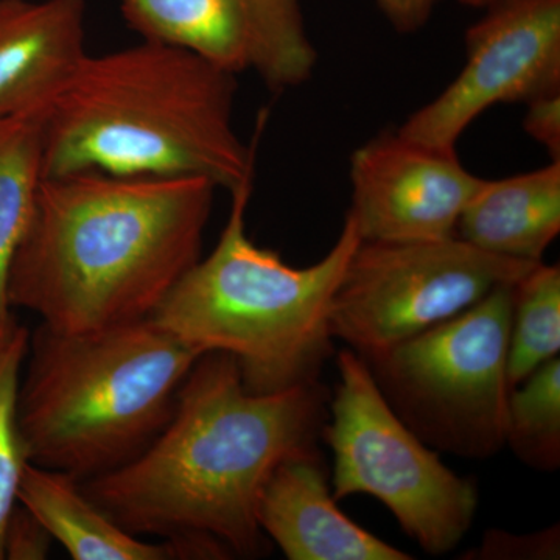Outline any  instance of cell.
Returning a JSON list of instances; mask_svg holds the SVG:
<instances>
[{
  "label": "cell",
  "mask_w": 560,
  "mask_h": 560,
  "mask_svg": "<svg viewBox=\"0 0 560 560\" xmlns=\"http://www.w3.org/2000/svg\"><path fill=\"white\" fill-rule=\"evenodd\" d=\"M327 401L319 382L250 393L234 357L205 353L149 447L80 488L135 536L219 541L256 558L267 551L260 490L280 460L313 447Z\"/></svg>",
  "instance_id": "6da1fadb"
},
{
  "label": "cell",
  "mask_w": 560,
  "mask_h": 560,
  "mask_svg": "<svg viewBox=\"0 0 560 560\" xmlns=\"http://www.w3.org/2000/svg\"><path fill=\"white\" fill-rule=\"evenodd\" d=\"M215 190L194 176H46L11 264V307L60 334L151 318L201 259Z\"/></svg>",
  "instance_id": "7a4b0ae2"
},
{
  "label": "cell",
  "mask_w": 560,
  "mask_h": 560,
  "mask_svg": "<svg viewBox=\"0 0 560 560\" xmlns=\"http://www.w3.org/2000/svg\"><path fill=\"white\" fill-rule=\"evenodd\" d=\"M194 51L142 39L84 58L40 117L43 178L95 172L194 176L219 189L254 180L257 140L235 131L237 80Z\"/></svg>",
  "instance_id": "3957f363"
},
{
  "label": "cell",
  "mask_w": 560,
  "mask_h": 560,
  "mask_svg": "<svg viewBox=\"0 0 560 560\" xmlns=\"http://www.w3.org/2000/svg\"><path fill=\"white\" fill-rule=\"evenodd\" d=\"M18 420L28 463L90 480L130 463L164 430L200 360L153 318L88 334L40 324Z\"/></svg>",
  "instance_id": "277c9868"
},
{
  "label": "cell",
  "mask_w": 560,
  "mask_h": 560,
  "mask_svg": "<svg viewBox=\"0 0 560 560\" xmlns=\"http://www.w3.org/2000/svg\"><path fill=\"white\" fill-rule=\"evenodd\" d=\"M230 194V219L215 248L180 278L151 318L201 353H230L250 393L319 382L334 352L331 298L361 242L355 224L346 217L323 259L291 267L248 237L253 180Z\"/></svg>",
  "instance_id": "5b68a950"
},
{
  "label": "cell",
  "mask_w": 560,
  "mask_h": 560,
  "mask_svg": "<svg viewBox=\"0 0 560 560\" xmlns=\"http://www.w3.org/2000/svg\"><path fill=\"white\" fill-rule=\"evenodd\" d=\"M514 285L500 287L455 318L361 359L390 410L438 453L488 459L506 447Z\"/></svg>",
  "instance_id": "8992f818"
},
{
  "label": "cell",
  "mask_w": 560,
  "mask_h": 560,
  "mask_svg": "<svg viewBox=\"0 0 560 560\" xmlns=\"http://www.w3.org/2000/svg\"><path fill=\"white\" fill-rule=\"evenodd\" d=\"M337 368L330 423L323 425L334 452V499L374 497L427 555L455 550L475 521L477 485L448 469L397 418L353 350L338 353Z\"/></svg>",
  "instance_id": "52a82bcc"
},
{
  "label": "cell",
  "mask_w": 560,
  "mask_h": 560,
  "mask_svg": "<svg viewBox=\"0 0 560 560\" xmlns=\"http://www.w3.org/2000/svg\"><path fill=\"white\" fill-rule=\"evenodd\" d=\"M537 264L493 256L460 238L360 242L330 302L334 340L361 359L455 318Z\"/></svg>",
  "instance_id": "ba28073f"
},
{
  "label": "cell",
  "mask_w": 560,
  "mask_h": 560,
  "mask_svg": "<svg viewBox=\"0 0 560 560\" xmlns=\"http://www.w3.org/2000/svg\"><path fill=\"white\" fill-rule=\"evenodd\" d=\"M560 90V0H497L466 33V65L399 128L407 138L456 150L467 128L501 103Z\"/></svg>",
  "instance_id": "9c48e42d"
},
{
  "label": "cell",
  "mask_w": 560,
  "mask_h": 560,
  "mask_svg": "<svg viewBox=\"0 0 560 560\" xmlns=\"http://www.w3.org/2000/svg\"><path fill=\"white\" fill-rule=\"evenodd\" d=\"M140 38L194 51L238 75L254 72L271 92L301 86L318 61L302 0H119Z\"/></svg>",
  "instance_id": "30bf717a"
},
{
  "label": "cell",
  "mask_w": 560,
  "mask_h": 560,
  "mask_svg": "<svg viewBox=\"0 0 560 560\" xmlns=\"http://www.w3.org/2000/svg\"><path fill=\"white\" fill-rule=\"evenodd\" d=\"M481 180L460 164L456 150L385 132L350 158L348 217L361 242L444 241L455 237Z\"/></svg>",
  "instance_id": "8fae6325"
},
{
  "label": "cell",
  "mask_w": 560,
  "mask_h": 560,
  "mask_svg": "<svg viewBox=\"0 0 560 560\" xmlns=\"http://www.w3.org/2000/svg\"><path fill=\"white\" fill-rule=\"evenodd\" d=\"M86 0H0V120L40 119L88 57Z\"/></svg>",
  "instance_id": "7c38bea8"
},
{
  "label": "cell",
  "mask_w": 560,
  "mask_h": 560,
  "mask_svg": "<svg viewBox=\"0 0 560 560\" xmlns=\"http://www.w3.org/2000/svg\"><path fill=\"white\" fill-rule=\"evenodd\" d=\"M260 529L290 560H410L337 506L315 447L280 460L257 500Z\"/></svg>",
  "instance_id": "4fadbf2b"
},
{
  "label": "cell",
  "mask_w": 560,
  "mask_h": 560,
  "mask_svg": "<svg viewBox=\"0 0 560 560\" xmlns=\"http://www.w3.org/2000/svg\"><path fill=\"white\" fill-rule=\"evenodd\" d=\"M18 501L75 560L219 559L215 548L202 541L140 540L92 503L80 482L62 471L28 463L22 474Z\"/></svg>",
  "instance_id": "5bb4252c"
},
{
  "label": "cell",
  "mask_w": 560,
  "mask_h": 560,
  "mask_svg": "<svg viewBox=\"0 0 560 560\" xmlns=\"http://www.w3.org/2000/svg\"><path fill=\"white\" fill-rule=\"evenodd\" d=\"M560 232V161L485 179L456 224V237L506 259L540 264Z\"/></svg>",
  "instance_id": "9a60e30c"
},
{
  "label": "cell",
  "mask_w": 560,
  "mask_h": 560,
  "mask_svg": "<svg viewBox=\"0 0 560 560\" xmlns=\"http://www.w3.org/2000/svg\"><path fill=\"white\" fill-rule=\"evenodd\" d=\"M43 179L40 119L0 120V334L13 323L11 264L31 223Z\"/></svg>",
  "instance_id": "2e32d148"
},
{
  "label": "cell",
  "mask_w": 560,
  "mask_h": 560,
  "mask_svg": "<svg viewBox=\"0 0 560 560\" xmlns=\"http://www.w3.org/2000/svg\"><path fill=\"white\" fill-rule=\"evenodd\" d=\"M560 352V268L537 264L514 285L508 381L521 385Z\"/></svg>",
  "instance_id": "e0dca14e"
},
{
  "label": "cell",
  "mask_w": 560,
  "mask_h": 560,
  "mask_svg": "<svg viewBox=\"0 0 560 560\" xmlns=\"http://www.w3.org/2000/svg\"><path fill=\"white\" fill-rule=\"evenodd\" d=\"M504 444L529 469L560 467V359L537 368L511 389Z\"/></svg>",
  "instance_id": "ac0fdd59"
},
{
  "label": "cell",
  "mask_w": 560,
  "mask_h": 560,
  "mask_svg": "<svg viewBox=\"0 0 560 560\" xmlns=\"http://www.w3.org/2000/svg\"><path fill=\"white\" fill-rule=\"evenodd\" d=\"M28 345L31 334L16 320L0 334V560L3 559V534L11 512L20 503L18 492L28 464L18 420L21 371L28 355Z\"/></svg>",
  "instance_id": "d6986e66"
},
{
  "label": "cell",
  "mask_w": 560,
  "mask_h": 560,
  "mask_svg": "<svg viewBox=\"0 0 560 560\" xmlns=\"http://www.w3.org/2000/svg\"><path fill=\"white\" fill-rule=\"evenodd\" d=\"M559 525L530 534H512L489 529L480 547L463 559L477 560H552L560 558Z\"/></svg>",
  "instance_id": "ffe728a7"
},
{
  "label": "cell",
  "mask_w": 560,
  "mask_h": 560,
  "mask_svg": "<svg viewBox=\"0 0 560 560\" xmlns=\"http://www.w3.org/2000/svg\"><path fill=\"white\" fill-rule=\"evenodd\" d=\"M51 536L43 523L18 503L3 534V559L43 560L50 551Z\"/></svg>",
  "instance_id": "44dd1931"
},
{
  "label": "cell",
  "mask_w": 560,
  "mask_h": 560,
  "mask_svg": "<svg viewBox=\"0 0 560 560\" xmlns=\"http://www.w3.org/2000/svg\"><path fill=\"white\" fill-rule=\"evenodd\" d=\"M525 105L528 110L523 128L545 147L551 161H560V90L539 95Z\"/></svg>",
  "instance_id": "7402d4cb"
},
{
  "label": "cell",
  "mask_w": 560,
  "mask_h": 560,
  "mask_svg": "<svg viewBox=\"0 0 560 560\" xmlns=\"http://www.w3.org/2000/svg\"><path fill=\"white\" fill-rule=\"evenodd\" d=\"M440 0H377L378 9L400 33L418 32L436 9Z\"/></svg>",
  "instance_id": "603a6c76"
},
{
  "label": "cell",
  "mask_w": 560,
  "mask_h": 560,
  "mask_svg": "<svg viewBox=\"0 0 560 560\" xmlns=\"http://www.w3.org/2000/svg\"><path fill=\"white\" fill-rule=\"evenodd\" d=\"M463 5L471 7V9H486L490 3L497 2V0H458Z\"/></svg>",
  "instance_id": "cb8c5ba5"
}]
</instances>
